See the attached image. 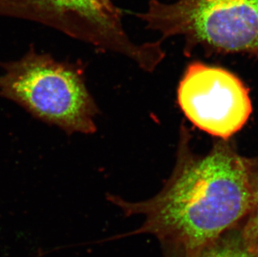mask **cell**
Instances as JSON below:
<instances>
[{"label": "cell", "instance_id": "6", "mask_svg": "<svg viewBox=\"0 0 258 257\" xmlns=\"http://www.w3.org/2000/svg\"><path fill=\"white\" fill-rule=\"evenodd\" d=\"M251 179L252 185V205L248 215L244 220L241 237L244 244L258 254V155L250 158Z\"/></svg>", "mask_w": 258, "mask_h": 257}, {"label": "cell", "instance_id": "5", "mask_svg": "<svg viewBox=\"0 0 258 257\" xmlns=\"http://www.w3.org/2000/svg\"><path fill=\"white\" fill-rule=\"evenodd\" d=\"M177 102L189 121L221 140L231 139L252 113L248 88L240 78L200 61L185 69L178 85Z\"/></svg>", "mask_w": 258, "mask_h": 257}, {"label": "cell", "instance_id": "7", "mask_svg": "<svg viewBox=\"0 0 258 257\" xmlns=\"http://www.w3.org/2000/svg\"><path fill=\"white\" fill-rule=\"evenodd\" d=\"M186 257H258L257 253L250 250L241 238H219L202 250L186 255Z\"/></svg>", "mask_w": 258, "mask_h": 257}, {"label": "cell", "instance_id": "3", "mask_svg": "<svg viewBox=\"0 0 258 257\" xmlns=\"http://www.w3.org/2000/svg\"><path fill=\"white\" fill-rule=\"evenodd\" d=\"M138 17L161 41L182 37L187 54L201 48L258 58V0H151Z\"/></svg>", "mask_w": 258, "mask_h": 257}, {"label": "cell", "instance_id": "2", "mask_svg": "<svg viewBox=\"0 0 258 257\" xmlns=\"http://www.w3.org/2000/svg\"><path fill=\"white\" fill-rule=\"evenodd\" d=\"M1 66L0 96L67 135L96 131L100 110L80 63L56 60L31 48L22 58Z\"/></svg>", "mask_w": 258, "mask_h": 257}, {"label": "cell", "instance_id": "4", "mask_svg": "<svg viewBox=\"0 0 258 257\" xmlns=\"http://www.w3.org/2000/svg\"><path fill=\"white\" fill-rule=\"evenodd\" d=\"M0 17L50 27L99 50L125 56L146 72H153L166 55L161 40L138 44L130 39L112 0H0Z\"/></svg>", "mask_w": 258, "mask_h": 257}, {"label": "cell", "instance_id": "1", "mask_svg": "<svg viewBox=\"0 0 258 257\" xmlns=\"http://www.w3.org/2000/svg\"><path fill=\"white\" fill-rule=\"evenodd\" d=\"M191 134L180 124L175 165L158 194L141 202L109 195L124 216H141L136 234H150L186 255L202 250L244 221L252 205L250 158L231 139H217L206 154L196 153Z\"/></svg>", "mask_w": 258, "mask_h": 257}]
</instances>
